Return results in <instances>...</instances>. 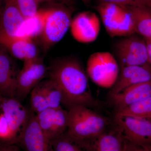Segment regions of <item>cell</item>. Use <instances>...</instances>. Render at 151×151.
<instances>
[{
  "mask_svg": "<svg viewBox=\"0 0 151 151\" xmlns=\"http://www.w3.org/2000/svg\"><path fill=\"white\" fill-rule=\"evenodd\" d=\"M18 7L25 19L33 16L38 11L39 4L35 0H15Z\"/></svg>",
  "mask_w": 151,
  "mask_h": 151,
  "instance_id": "484cf974",
  "label": "cell"
},
{
  "mask_svg": "<svg viewBox=\"0 0 151 151\" xmlns=\"http://www.w3.org/2000/svg\"><path fill=\"white\" fill-rule=\"evenodd\" d=\"M55 109L48 108L36 114L39 125L48 140L51 138Z\"/></svg>",
  "mask_w": 151,
  "mask_h": 151,
  "instance_id": "cb8c5ba5",
  "label": "cell"
},
{
  "mask_svg": "<svg viewBox=\"0 0 151 151\" xmlns=\"http://www.w3.org/2000/svg\"><path fill=\"white\" fill-rule=\"evenodd\" d=\"M115 128L92 139V151H124L125 139Z\"/></svg>",
  "mask_w": 151,
  "mask_h": 151,
  "instance_id": "ac0fdd59",
  "label": "cell"
},
{
  "mask_svg": "<svg viewBox=\"0 0 151 151\" xmlns=\"http://www.w3.org/2000/svg\"><path fill=\"white\" fill-rule=\"evenodd\" d=\"M31 109L36 114L49 108L40 82L30 92Z\"/></svg>",
  "mask_w": 151,
  "mask_h": 151,
  "instance_id": "d4e9b609",
  "label": "cell"
},
{
  "mask_svg": "<svg viewBox=\"0 0 151 151\" xmlns=\"http://www.w3.org/2000/svg\"><path fill=\"white\" fill-rule=\"evenodd\" d=\"M146 6L151 9V0H146Z\"/></svg>",
  "mask_w": 151,
  "mask_h": 151,
  "instance_id": "d6a6232c",
  "label": "cell"
},
{
  "mask_svg": "<svg viewBox=\"0 0 151 151\" xmlns=\"http://www.w3.org/2000/svg\"><path fill=\"white\" fill-rule=\"evenodd\" d=\"M3 0H0V9L1 6L2 4Z\"/></svg>",
  "mask_w": 151,
  "mask_h": 151,
  "instance_id": "8d00e7d4",
  "label": "cell"
},
{
  "mask_svg": "<svg viewBox=\"0 0 151 151\" xmlns=\"http://www.w3.org/2000/svg\"><path fill=\"white\" fill-rule=\"evenodd\" d=\"M68 121V110L63 109L62 107L55 108L54 124L50 140L58 137L67 131Z\"/></svg>",
  "mask_w": 151,
  "mask_h": 151,
  "instance_id": "603a6c76",
  "label": "cell"
},
{
  "mask_svg": "<svg viewBox=\"0 0 151 151\" xmlns=\"http://www.w3.org/2000/svg\"><path fill=\"white\" fill-rule=\"evenodd\" d=\"M0 142L13 144V137L8 121L3 113L0 114Z\"/></svg>",
  "mask_w": 151,
  "mask_h": 151,
  "instance_id": "4316f807",
  "label": "cell"
},
{
  "mask_svg": "<svg viewBox=\"0 0 151 151\" xmlns=\"http://www.w3.org/2000/svg\"><path fill=\"white\" fill-rule=\"evenodd\" d=\"M4 97H3L2 95L1 94V92H0V108H1V105L2 102V100L3 98Z\"/></svg>",
  "mask_w": 151,
  "mask_h": 151,
  "instance_id": "d590c367",
  "label": "cell"
},
{
  "mask_svg": "<svg viewBox=\"0 0 151 151\" xmlns=\"http://www.w3.org/2000/svg\"><path fill=\"white\" fill-rule=\"evenodd\" d=\"M132 15L135 33L151 37V9L146 5L127 6Z\"/></svg>",
  "mask_w": 151,
  "mask_h": 151,
  "instance_id": "d6986e66",
  "label": "cell"
},
{
  "mask_svg": "<svg viewBox=\"0 0 151 151\" xmlns=\"http://www.w3.org/2000/svg\"><path fill=\"white\" fill-rule=\"evenodd\" d=\"M151 81V66L149 63L121 68L119 76L111 87L110 94L122 92L130 86Z\"/></svg>",
  "mask_w": 151,
  "mask_h": 151,
  "instance_id": "4fadbf2b",
  "label": "cell"
},
{
  "mask_svg": "<svg viewBox=\"0 0 151 151\" xmlns=\"http://www.w3.org/2000/svg\"><path fill=\"white\" fill-rule=\"evenodd\" d=\"M19 71L8 52L0 46V92L4 98H14Z\"/></svg>",
  "mask_w": 151,
  "mask_h": 151,
  "instance_id": "5bb4252c",
  "label": "cell"
},
{
  "mask_svg": "<svg viewBox=\"0 0 151 151\" xmlns=\"http://www.w3.org/2000/svg\"><path fill=\"white\" fill-rule=\"evenodd\" d=\"M119 65L116 58L109 52H97L91 54L86 63V72L95 84L111 88L118 78Z\"/></svg>",
  "mask_w": 151,
  "mask_h": 151,
  "instance_id": "277c9868",
  "label": "cell"
},
{
  "mask_svg": "<svg viewBox=\"0 0 151 151\" xmlns=\"http://www.w3.org/2000/svg\"><path fill=\"white\" fill-rule=\"evenodd\" d=\"M124 151H151V144L140 145L130 142L125 140Z\"/></svg>",
  "mask_w": 151,
  "mask_h": 151,
  "instance_id": "f1b7e54d",
  "label": "cell"
},
{
  "mask_svg": "<svg viewBox=\"0 0 151 151\" xmlns=\"http://www.w3.org/2000/svg\"><path fill=\"white\" fill-rule=\"evenodd\" d=\"M114 51L121 68L148 63L146 41L144 37L137 34L118 41L114 45Z\"/></svg>",
  "mask_w": 151,
  "mask_h": 151,
  "instance_id": "8992f818",
  "label": "cell"
},
{
  "mask_svg": "<svg viewBox=\"0 0 151 151\" xmlns=\"http://www.w3.org/2000/svg\"><path fill=\"white\" fill-rule=\"evenodd\" d=\"M17 145L24 151H49L48 139L41 129L36 115L32 110Z\"/></svg>",
  "mask_w": 151,
  "mask_h": 151,
  "instance_id": "8fae6325",
  "label": "cell"
},
{
  "mask_svg": "<svg viewBox=\"0 0 151 151\" xmlns=\"http://www.w3.org/2000/svg\"><path fill=\"white\" fill-rule=\"evenodd\" d=\"M116 114L132 116L151 122V96L116 111Z\"/></svg>",
  "mask_w": 151,
  "mask_h": 151,
  "instance_id": "44dd1931",
  "label": "cell"
},
{
  "mask_svg": "<svg viewBox=\"0 0 151 151\" xmlns=\"http://www.w3.org/2000/svg\"><path fill=\"white\" fill-rule=\"evenodd\" d=\"M70 29L76 40L80 43H90L97 39L100 33V19L94 12H82L71 19Z\"/></svg>",
  "mask_w": 151,
  "mask_h": 151,
  "instance_id": "9c48e42d",
  "label": "cell"
},
{
  "mask_svg": "<svg viewBox=\"0 0 151 151\" xmlns=\"http://www.w3.org/2000/svg\"><path fill=\"white\" fill-rule=\"evenodd\" d=\"M147 44V48L148 63L151 66V37L144 38Z\"/></svg>",
  "mask_w": 151,
  "mask_h": 151,
  "instance_id": "1f68e13d",
  "label": "cell"
},
{
  "mask_svg": "<svg viewBox=\"0 0 151 151\" xmlns=\"http://www.w3.org/2000/svg\"><path fill=\"white\" fill-rule=\"evenodd\" d=\"M48 146L49 151H92V139H78L67 131L48 140Z\"/></svg>",
  "mask_w": 151,
  "mask_h": 151,
  "instance_id": "e0dca14e",
  "label": "cell"
},
{
  "mask_svg": "<svg viewBox=\"0 0 151 151\" xmlns=\"http://www.w3.org/2000/svg\"><path fill=\"white\" fill-rule=\"evenodd\" d=\"M39 4L42 2H50L49 0H35Z\"/></svg>",
  "mask_w": 151,
  "mask_h": 151,
  "instance_id": "836d02e7",
  "label": "cell"
},
{
  "mask_svg": "<svg viewBox=\"0 0 151 151\" xmlns=\"http://www.w3.org/2000/svg\"><path fill=\"white\" fill-rule=\"evenodd\" d=\"M49 1L50 2L54 1L58 2L70 9L73 7L75 4V0H49Z\"/></svg>",
  "mask_w": 151,
  "mask_h": 151,
  "instance_id": "4dcf8cb0",
  "label": "cell"
},
{
  "mask_svg": "<svg viewBox=\"0 0 151 151\" xmlns=\"http://www.w3.org/2000/svg\"><path fill=\"white\" fill-rule=\"evenodd\" d=\"M0 151H21V150L17 145L0 142Z\"/></svg>",
  "mask_w": 151,
  "mask_h": 151,
  "instance_id": "f546056e",
  "label": "cell"
},
{
  "mask_svg": "<svg viewBox=\"0 0 151 151\" xmlns=\"http://www.w3.org/2000/svg\"><path fill=\"white\" fill-rule=\"evenodd\" d=\"M151 96V81L128 87L118 94H110L116 111Z\"/></svg>",
  "mask_w": 151,
  "mask_h": 151,
  "instance_id": "2e32d148",
  "label": "cell"
},
{
  "mask_svg": "<svg viewBox=\"0 0 151 151\" xmlns=\"http://www.w3.org/2000/svg\"><path fill=\"white\" fill-rule=\"evenodd\" d=\"M83 3L85 4H89L91 2L92 0H81Z\"/></svg>",
  "mask_w": 151,
  "mask_h": 151,
  "instance_id": "e575fe53",
  "label": "cell"
},
{
  "mask_svg": "<svg viewBox=\"0 0 151 151\" xmlns=\"http://www.w3.org/2000/svg\"><path fill=\"white\" fill-rule=\"evenodd\" d=\"M25 21L15 0H3L0 9V35L18 36Z\"/></svg>",
  "mask_w": 151,
  "mask_h": 151,
  "instance_id": "9a60e30c",
  "label": "cell"
},
{
  "mask_svg": "<svg viewBox=\"0 0 151 151\" xmlns=\"http://www.w3.org/2000/svg\"><path fill=\"white\" fill-rule=\"evenodd\" d=\"M50 79L62 92V105L68 110L78 106L89 108L99 105L89 87L88 76L77 60L66 58L57 60L49 70Z\"/></svg>",
  "mask_w": 151,
  "mask_h": 151,
  "instance_id": "6da1fadb",
  "label": "cell"
},
{
  "mask_svg": "<svg viewBox=\"0 0 151 151\" xmlns=\"http://www.w3.org/2000/svg\"><path fill=\"white\" fill-rule=\"evenodd\" d=\"M0 46L15 58L24 62L38 57L36 45L32 39L27 37L0 35Z\"/></svg>",
  "mask_w": 151,
  "mask_h": 151,
  "instance_id": "7c38bea8",
  "label": "cell"
},
{
  "mask_svg": "<svg viewBox=\"0 0 151 151\" xmlns=\"http://www.w3.org/2000/svg\"><path fill=\"white\" fill-rule=\"evenodd\" d=\"M47 71V67L40 58L24 62L22 68L18 75L14 98L19 101L24 100L32 89L42 81Z\"/></svg>",
  "mask_w": 151,
  "mask_h": 151,
  "instance_id": "52a82bcc",
  "label": "cell"
},
{
  "mask_svg": "<svg viewBox=\"0 0 151 151\" xmlns=\"http://www.w3.org/2000/svg\"><path fill=\"white\" fill-rule=\"evenodd\" d=\"M114 122L126 141L140 145L151 144L150 121L116 114Z\"/></svg>",
  "mask_w": 151,
  "mask_h": 151,
  "instance_id": "ba28073f",
  "label": "cell"
},
{
  "mask_svg": "<svg viewBox=\"0 0 151 151\" xmlns=\"http://www.w3.org/2000/svg\"><path fill=\"white\" fill-rule=\"evenodd\" d=\"M98 1L99 4L108 3L125 6L146 5V0H98Z\"/></svg>",
  "mask_w": 151,
  "mask_h": 151,
  "instance_id": "83f0119b",
  "label": "cell"
},
{
  "mask_svg": "<svg viewBox=\"0 0 151 151\" xmlns=\"http://www.w3.org/2000/svg\"><path fill=\"white\" fill-rule=\"evenodd\" d=\"M40 84L45 94L49 107L57 108L62 107V92L56 82L50 78L41 81Z\"/></svg>",
  "mask_w": 151,
  "mask_h": 151,
  "instance_id": "7402d4cb",
  "label": "cell"
},
{
  "mask_svg": "<svg viewBox=\"0 0 151 151\" xmlns=\"http://www.w3.org/2000/svg\"><path fill=\"white\" fill-rule=\"evenodd\" d=\"M96 10L111 37H125L135 34L133 19L127 6L104 3L99 4Z\"/></svg>",
  "mask_w": 151,
  "mask_h": 151,
  "instance_id": "3957f363",
  "label": "cell"
},
{
  "mask_svg": "<svg viewBox=\"0 0 151 151\" xmlns=\"http://www.w3.org/2000/svg\"><path fill=\"white\" fill-rule=\"evenodd\" d=\"M68 111L67 132L75 137L91 140L107 130L110 119L91 108L78 106Z\"/></svg>",
  "mask_w": 151,
  "mask_h": 151,
  "instance_id": "7a4b0ae2",
  "label": "cell"
},
{
  "mask_svg": "<svg viewBox=\"0 0 151 151\" xmlns=\"http://www.w3.org/2000/svg\"><path fill=\"white\" fill-rule=\"evenodd\" d=\"M8 121L13 137V145H16L26 125L32 112L15 98H3L1 108Z\"/></svg>",
  "mask_w": 151,
  "mask_h": 151,
  "instance_id": "30bf717a",
  "label": "cell"
},
{
  "mask_svg": "<svg viewBox=\"0 0 151 151\" xmlns=\"http://www.w3.org/2000/svg\"><path fill=\"white\" fill-rule=\"evenodd\" d=\"M48 12V9L39 10L33 16L26 19L18 36L27 37L32 40L40 37Z\"/></svg>",
  "mask_w": 151,
  "mask_h": 151,
  "instance_id": "ffe728a7",
  "label": "cell"
},
{
  "mask_svg": "<svg viewBox=\"0 0 151 151\" xmlns=\"http://www.w3.org/2000/svg\"><path fill=\"white\" fill-rule=\"evenodd\" d=\"M70 9L65 6L48 9L43 30L40 37L44 50H48L59 42L70 28L72 19Z\"/></svg>",
  "mask_w": 151,
  "mask_h": 151,
  "instance_id": "5b68a950",
  "label": "cell"
}]
</instances>
